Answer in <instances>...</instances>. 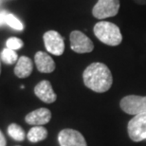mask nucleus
Here are the masks:
<instances>
[{
  "instance_id": "obj_1",
  "label": "nucleus",
  "mask_w": 146,
  "mask_h": 146,
  "mask_svg": "<svg viewBox=\"0 0 146 146\" xmlns=\"http://www.w3.org/2000/svg\"><path fill=\"white\" fill-rule=\"evenodd\" d=\"M84 84L89 89L97 93L108 91L113 84L110 69L103 63H92L83 73Z\"/></svg>"
},
{
  "instance_id": "obj_2",
  "label": "nucleus",
  "mask_w": 146,
  "mask_h": 146,
  "mask_svg": "<svg viewBox=\"0 0 146 146\" xmlns=\"http://www.w3.org/2000/svg\"><path fill=\"white\" fill-rule=\"evenodd\" d=\"M93 31L95 36L106 45L115 46L119 45L122 41L121 31L114 23L101 21L94 26Z\"/></svg>"
},
{
  "instance_id": "obj_3",
  "label": "nucleus",
  "mask_w": 146,
  "mask_h": 146,
  "mask_svg": "<svg viewBox=\"0 0 146 146\" xmlns=\"http://www.w3.org/2000/svg\"><path fill=\"white\" fill-rule=\"evenodd\" d=\"M127 131L131 141L139 142L146 139V113L139 114L131 119Z\"/></svg>"
},
{
  "instance_id": "obj_4",
  "label": "nucleus",
  "mask_w": 146,
  "mask_h": 146,
  "mask_svg": "<svg viewBox=\"0 0 146 146\" xmlns=\"http://www.w3.org/2000/svg\"><path fill=\"white\" fill-rule=\"evenodd\" d=\"M119 106L122 111L129 115H139V114L146 113V96L128 95L121 99Z\"/></svg>"
},
{
  "instance_id": "obj_5",
  "label": "nucleus",
  "mask_w": 146,
  "mask_h": 146,
  "mask_svg": "<svg viewBox=\"0 0 146 146\" xmlns=\"http://www.w3.org/2000/svg\"><path fill=\"white\" fill-rule=\"evenodd\" d=\"M119 0H98L92 9V14L97 19H106L118 14Z\"/></svg>"
},
{
  "instance_id": "obj_6",
  "label": "nucleus",
  "mask_w": 146,
  "mask_h": 146,
  "mask_svg": "<svg viewBox=\"0 0 146 146\" xmlns=\"http://www.w3.org/2000/svg\"><path fill=\"white\" fill-rule=\"evenodd\" d=\"M44 44L46 49L49 53L60 56L65 51V42L64 38L59 33L55 31H48L44 34Z\"/></svg>"
},
{
  "instance_id": "obj_7",
  "label": "nucleus",
  "mask_w": 146,
  "mask_h": 146,
  "mask_svg": "<svg viewBox=\"0 0 146 146\" xmlns=\"http://www.w3.org/2000/svg\"><path fill=\"white\" fill-rule=\"evenodd\" d=\"M70 48L77 53H88L94 49L92 41L86 34L79 31H73L69 36Z\"/></svg>"
},
{
  "instance_id": "obj_8",
  "label": "nucleus",
  "mask_w": 146,
  "mask_h": 146,
  "mask_svg": "<svg viewBox=\"0 0 146 146\" xmlns=\"http://www.w3.org/2000/svg\"><path fill=\"white\" fill-rule=\"evenodd\" d=\"M60 146H87L86 139L77 130L63 129L58 134Z\"/></svg>"
},
{
  "instance_id": "obj_9",
  "label": "nucleus",
  "mask_w": 146,
  "mask_h": 146,
  "mask_svg": "<svg viewBox=\"0 0 146 146\" xmlns=\"http://www.w3.org/2000/svg\"><path fill=\"white\" fill-rule=\"evenodd\" d=\"M51 119V112L50 110L45 107H41L33 112L29 113L25 117V121L28 124L34 125V126H42L44 124H46Z\"/></svg>"
},
{
  "instance_id": "obj_10",
  "label": "nucleus",
  "mask_w": 146,
  "mask_h": 146,
  "mask_svg": "<svg viewBox=\"0 0 146 146\" xmlns=\"http://www.w3.org/2000/svg\"><path fill=\"white\" fill-rule=\"evenodd\" d=\"M34 93L41 101L46 104H52L56 101L57 96L52 89L50 82L44 80L38 83L34 87Z\"/></svg>"
},
{
  "instance_id": "obj_11",
  "label": "nucleus",
  "mask_w": 146,
  "mask_h": 146,
  "mask_svg": "<svg viewBox=\"0 0 146 146\" xmlns=\"http://www.w3.org/2000/svg\"><path fill=\"white\" fill-rule=\"evenodd\" d=\"M34 62H35L38 71L42 73H51L55 70L56 66H55L53 59L44 51L36 52L34 56Z\"/></svg>"
},
{
  "instance_id": "obj_12",
  "label": "nucleus",
  "mask_w": 146,
  "mask_h": 146,
  "mask_svg": "<svg viewBox=\"0 0 146 146\" xmlns=\"http://www.w3.org/2000/svg\"><path fill=\"white\" fill-rule=\"evenodd\" d=\"M33 69V64L30 58L27 56H21L18 58L16 66L14 68V74L18 78H28L31 74Z\"/></svg>"
},
{
  "instance_id": "obj_13",
  "label": "nucleus",
  "mask_w": 146,
  "mask_h": 146,
  "mask_svg": "<svg viewBox=\"0 0 146 146\" xmlns=\"http://www.w3.org/2000/svg\"><path fill=\"white\" fill-rule=\"evenodd\" d=\"M48 137V130L43 126H33L28 133V139L33 143L42 141Z\"/></svg>"
},
{
  "instance_id": "obj_14",
  "label": "nucleus",
  "mask_w": 146,
  "mask_h": 146,
  "mask_svg": "<svg viewBox=\"0 0 146 146\" xmlns=\"http://www.w3.org/2000/svg\"><path fill=\"white\" fill-rule=\"evenodd\" d=\"M8 134L11 139L16 141H23L25 139L24 129L16 123H11L8 126Z\"/></svg>"
},
{
  "instance_id": "obj_15",
  "label": "nucleus",
  "mask_w": 146,
  "mask_h": 146,
  "mask_svg": "<svg viewBox=\"0 0 146 146\" xmlns=\"http://www.w3.org/2000/svg\"><path fill=\"white\" fill-rule=\"evenodd\" d=\"M0 58L7 65H13V64L18 61V55H17L16 51L8 48H5L3 49L1 54H0Z\"/></svg>"
},
{
  "instance_id": "obj_16",
  "label": "nucleus",
  "mask_w": 146,
  "mask_h": 146,
  "mask_svg": "<svg viewBox=\"0 0 146 146\" xmlns=\"http://www.w3.org/2000/svg\"><path fill=\"white\" fill-rule=\"evenodd\" d=\"M6 25L10 26L11 28L14 29L16 31H22L24 29V25L20 20L13 15V14L9 13L7 16V21H6Z\"/></svg>"
},
{
  "instance_id": "obj_17",
  "label": "nucleus",
  "mask_w": 146,
  "mask_h": 146,
  "mask_svg": "<svg viewBox=\"0 0 146 146\" xmlns=\"http://www.w3.org/2000/svg\"><path fill=\"white\" fill-rule=\"evenodd\" d=\"M6 46H7L8 48L13 49V50H17V49H20L24 46V43L21 39L17 37H11L9 38L6 42Z\"/></svg>"
},
{
  "instance_id": "obj_18",
  "label": "nucleus",
  "mask_w": 146,
  "mask_h": 146,
  "mask_svg": "<svg viewBox=\"0 0 146 146\" xmlns=\"http://www.w3.org/2000/svg\"><path fill=\"white\" fill-rule=\"evenodd\" d=\"M8 14H9V13L7 11H0V27H2L3 25L6 24Z\"/></svg>"
},
{
  "instance_id": "obj_19",
  "label": "nucleus",
  "mask_w": 146,
  "mask_h": 146,
  "mask_svg": "<svg viewBox=\"0 0 146 146\" xmlns=\"http://www.w3.org/2000/svg\"><path fill=\"white\" fill-rule=\"evenodd\" d=\"M7 145V141H6V139L4 135H3L2 131L0 130V146H6Z\"/></svg>"
},
{
  "instance_id": "obj_20",
  "label": "nucleus",
  "mask_w": 146,
  "mask_h": 146,
  "mask_svg": "<svg viewBox=\"0 0 146 146\" xmlns=\"http://www.w3.org/2000/svg\"><path fill=\"white\" fill-rule=\"evenodd\" d=\"M133 1L139 5H146V0H133Z\"/></svg>"
},
{
  "instance_id": "obj_21",
  "label": "nucleus",
  "mask_w": 146,
  "mask_h": 146,
  "mask_svg": "<svg viewBox=\"0 0 146 146\" xmlns=\"http://www.w3.org/2000/svg\"><path fill=\"white\" fill-rule=\"evenodd\" d=\"M0 74H1V61H0Z\"/></svg>"
},
{
  "instance_id": "obj_22",
  "label": "nucleus",
  "mask_w": 146,
  "mask_h": 146,
  "mask_svg": "<svg viewBox=\"0 0 146 146\" xmlns=\"http://www.w3.org/2000/svg\"><path fill=\"white\" fill-rule=\"evenodd\" d=\"M0 4H1V0H0Z\"/></svg>"
}]
</instances>
